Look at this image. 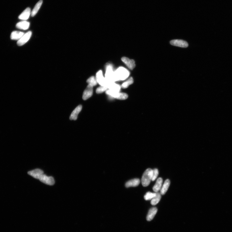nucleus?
I'll use <instances>...</instances> for the list:
<instances>
[{"label": "nucleus", "mask_w": 232, "mask_h": 232, "mask_svg": "<svg viewBox=\"0 0 232 232\" xmlns=\"http://www.w3.org/2000/svg\"><path fill=\"white\" fill-rule=\"evenodd\" d=\"M93 87L88 85L86 90L84 91L83 95V99L86 100L90 98L93 94Z\"/></svg>", "instance_id": "1a4fd4ad"}, {"label": "nucleus", "mask_w": 232, "mask_h": 232, "mask_svg": "<svg viewBox=\"0 0 232 232\" xmlns=\"http://www.w3.org/2000/svg\"><path fill=\"white\" fill-rule=\"evenodd\" d=\"M153 170L152 178L151 181H154L157 178L159 175V171L157 169H154Z\"/></svg>", "instance_id": "a878e982"}, {"label": "nucleus", "mask_w": 232, "mask_h": 232, "mask_svg": "<svg viewBox=\"0 0 232 232\" xmlns=\"http://www.w3.org/2000/svg\"><path fill=\"white\" fill-rule=\"evenodd\" d=\"M153 170L150 168L148 169L143 174L142 178V183L143 187H147L149 185L152 178Z\"/></svg>", "instance_id": "f03ea898"}, {"label": "nucleus", "mask_w": 232, "mask_h": 232, "mask_svg": "<svg viewBox=\"0 0 232 232\" xmlns=\"http://www.w3.org/2000/svg\"><path fill=\"white\" fill-rule=\"evenodd\" d=\"M129 71L123 67H120L114 71L115 82L123 81L129 77Z\"/></svg>", "instance_id": "f257e3e1"}, {"label": "nucleus", "mask_w": 232, "mask_h": 232, "mask_svg": "<svg viewBox=\"0 0 232 232\" xmlns=\"http://www.w3.org/2000/svg\"><path fill=\"white\" fill-rule=\"evenodd\" d=\"M170 184V181L169 179H167L163 184L162 188L160 190V193L161 195H163L166 192L169 188Z\"/></svg>", "instance_id": "6ab92c4d"}, {"label": "nucleus", "mask_w": 232, "mask_h": 232, "mask_svg": "<svg viewBox=\"0 0 232 232\" xmlns=\"http://www.w3.org/2000/svg\"><path fill=\"white\" fill-rule=\"evenodd\" d=\"M96 79L97 82L101 86L105 87L107 82L106 79L103 76L102 70L99 71L96 74Z\"/></svg>", "instance_id": "423d86ee"}, {"label": "nucleus", "mask_w": 232, "mask_h": 232, "mask_svg": "<svg viewBox=\"0 0 232 232\" xmlns=\"http://www.w3.org/2000/svg\"><path fill=\"white\" fill-rule=\"evenodd\" d=\"M28 174L35 178L40 179L41 176L44 174V172L43 170L39 169H37L28 172Z\"/></svg>", "instance_id": "9b49d317"}, {"label": "nucleus", "mask_w": 232, "mask_h": 232, "mask_svg": "<svg viewBox=\"0 0 232 232\" xmlns=\"http://www.w3.org/2000/svg\"><path fill=\"white\" fill-rule=\"evenodd\" d=\"M32 34V32L29 31L24 34V35L17 42V45L19 46L23 45L26 44L30 39Z\"/></svg>", "instance_id": "39448f33"}, {"label": "nucleus", "mask_w": 232, "mask_h": 232, "mask_svg": "<svg viewBox=\"0 0 232 232\" xmlns=\"http://www.w3.org/2000/svg\"><path fill=\"white\" fill-rule=\"evenodd\" d=\"M87 82L88 85L93 87L97 85V81L96 78L94 76H92L88 78L87 81Z\"/></svg>", "instance_id": "5701e85b"}, {"label": "nucleus", "mask_w": 232, "mask_h": 232, "mask_svg": "<svg viewBox=\"0 0 232 232\" xmlns=\"http://www.w3.org/2000/svg\"><path fill=\"white\" fill-rule=\"evenodd\" d=\"M140 181L139 179H134L130 180L125 184L126 187H135L138 186L140 184Z\"/></svg>", "instance_id": "2eb2a0df"}, {"label": "nucleus", "mask_w": 232, "mask_h": 232, "mask_svg": "<svg viewBox=\"0 0 232 232\" xmlns=\"http://www.w3.org/2000/svg\"><path fill=\"white\" fill-rule=\"evenodd\" d=\"M156 193L148 192L144 196L145 199L146 201L151 200L155 196Z\"/></svg>", "instance_id": "b1692460"}, {"label": "nucleus", "mask_w": 232, "mask_h": 232, "mask_svg": "<svg viewBox=\"0 0 232 232\" xmlns=\"http://www.w3.org/2000/svg\"><path fill=\"white\" fill-rule=\"evenodd\" d=\"M106 93L113 98L119 100H125L127 99L128 97V94L125 93L115 92L109 90L107 91Z\"/></svg>", "instance_id": "20e7f679"}, {"label": "nucleus", "mask_w": 232, "mask_h": 232, "mask_svg": "<svg viewBox=\"0 0 232 232\" xmlns=\"http://www.w3.org/2000/svg\"><path fill=\"white\" fill-rule=\"evenodd\" d=\"M30 23L26 21H23L18 23L16 25V27L23 30H26L30 26Z\"/></svg>", "instance_id": "dca6fc26"}, {"label": "nucleus", "mask_w": 232, "mask_h": 232, "mask_svg": "<svg viewBox=\"0 0 232 232\" xmlns=\"http://www.w3.org/2000/svg\"><path fill=\"white\" fill-rule=\"evenodd\" d=\"M41 182L50 185H53L55 183L54 178L51 176H48L43 174L40 179Z\"/></svg>", "instance_id": "6e6552de"}, {"label": "nucleus", "mask_w": 232, "mask_h": 232, "mask_svg": "<svg viewBox=\"0 0 232 232\" xmlns=\"http://www.w3.org/2000/svg\"><path fill=\"white\" fill-rule=\"evenodd\" d=\"M31 14L30 8L28 7L19 16V18L20 19L25 21L28 19Z\"/></svg>", "instance_id": "f8f14e48"}, {"label": "nucleus", "mask_w": 232, "mask_h": 232, "mask_svg": "<svg viewBox=\"0 0 232 232\" xmlns=\"http://www.w3.org/2000/svg\"><path fill=\"white\" fill-rule=\"evenodd\" d=\"M82 106L81 105H78V107L76 108L71 114L70 117V120H76L77 119L79 113L82 110Z\"/></svg>", "instance_id": "ddd939ff"}, {"label": "nucleus", "mask_w": 232, "mask_h": 232, "mask_svg": "<svg viewBox=\"0 0 232 232\" xmlns=\"http://www.w3.org/2000/svg\"><path fill=\"white\" fill-rule=\"evenodd\" d=\"M170 43L172 46L182 48H186L189 46L186 41L180 40H172L170 41Z\"/></svg>", "instance_id": "0eeeda50"}, {"label": "nucleus", "mask_w": 232, "mask_h": 232, "mask_svg": "<svg viewBox=\"0 0 232 232\" xmlns=\"http://www.w3.org/2000/svg\"><path fill=\"white\" fill-rule=\"evenodd\" d=\"M163 180L162 178H159L153 187V191L155 192H158L161 190L162 186Z\"/></svg>", "instance_id": "f3484780"}, {"label": "nucleus", "mask_w": 232, "mask_h": 232, "mask_svg": "<svg viewBox=\"0 0 232 232\" xmlns=\"http://www.w3.org/2000/svg\"><path fill=\"white\" fill-rule=\"evenodd\" d=\"M108 88L104 86H101L98 87L96 90V93L97 94H100L101 93L106 91Z\"/></svg>", "instance_id": "393cba45"}, {"label": "nucleus", "mask_w": 232, "mask_h": 232, "mask_svg": "<svg viewBox=\"0 0 232 232\" xmlns=\"http://www.w3.org/2000/svg\"><path fill=\"white\" fill-rule=\"evenodd\" d=\"M43 3V0H40V1L36 4L34 7V8L33 9L31 12V15L32 16H34L37 14V12H38L40 9Z\"/></svg>", "instance_id": "aec40b11"}, {"label": "nucleus", "mask_w": 232, "mask_h": 232, "mask_svg": "<svg viewBox=\"0 0 232 232\" xmlns=\"http://www.w3.org/2000/svg\"><path fill=\"white\" fill-rule=\"evenodd\" d=\"M122 60L130 70H132L136 66L135 62L133 60L124 57L122 58Z\"/></svg>", "instance_id": "9d476101"}, {"label": "nucleus", "mask_w": 232, "mask_h": 232, "mask_svg": "<svg viewBox=\"0 0 232 232\" xmlns=\"http://www.w3.org/2000/svg\"><path fill=\"white\" fill-rule=\"evenodd\" d=\"M134 83V79L132 77L130 78L127 81L122 84L121 87L122 88H127L130 85H131Z\"/></svg>", "instance_id": "4be33fe9"}, {"label": "nucleus", "mask_w": 232, "mask_h": 232, "mask_svg": "<svg viewBox=\"0 0 232 232\" xmlns=\"http://www.w3.org/2000/svg\"><path fill=\"white\" fill-rule=\"evenodd\" d=\"M105 78L108 81L115 82L114 71L113 66L110 64H108L106 66Z\"/></svg>", "instance_id": "7ed1b4c3"}, {"label": "nucleus", "mask_w": 232, "mask_h": 232, "mask_svg": "<svg viewBox=\"0 0 232 232\" xmlns=\"http://www.w3.org/2000/svg\"><path fill=\"white\" fill-rule=\"evenodd\" d=\"M155 196L151 200V203L152 205H155L158 204L161 198V194L158 192H156Z\"/></svg>", "instance_id": "412c9836"}, {"label": "nucleus", "mask_w": 232, "mask_h": 232, "mask_svg": "<svg viewBox=\"0 0 232 232\" xmlns=\"http://www.w3.org/2000/svg\"><path fill=\"white\" fill-rule=\"evenodd\" d=\"M24 32L19 31H14L11 34L10 37L12 40H19L24 35Z\"/></svg>", "instance_id": "a211bd4d"}, {"label": "nucleus", "mask_w": 232, "mask_h": 232, "mask_svg": "<svg viewBox=\"0 0 232 232\" xmlns=\"http://www.w3.org/2000/svg\"><path fill=\"white\" fill-rule=\"evenodd\" d=\"M157 209L156 207H153L151 208L147 215L146 219L148 221H151L154 218L155 215L157 212Z\"/></svg>", "instance_id": "4468645a"}]
</instances>
